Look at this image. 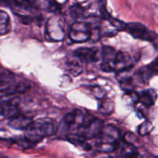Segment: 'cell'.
<instances>
[{"label":"cell","instance_id":"obj_25","mask_svg":"<svg viewBox=\"0 0 158 158\" xmlns=\"http://www.w3.org/2000/svg\"><path fill=\"white\" fill-rule=\"evenodd\" d=\"M49 6H48V10L50 12H56L61 9V6L58 4V2L54 1L49 2Z\"/></svg>","mask_w":158,"mask_h":158},{"label":"cell","instance_id":"obj_4","mask_svg":"<svg viewBox=\"0 0 158 158\" xmlns=\"http://www.w3.org/2000/svg\"><path fill=\"white\" fill-rule=\"evenodd\" d=\"M126 31L134 38L143 41L153 42L156 39V33L153 31L148 30V28L140 23H127Z\"/></svg>","mask_w":158,"mask_h":158},{"label":"cell","instance_id":"obj_9","mask_svg":"<svg viewBox=\"0 0 158 158\" xmlns=\"http://www.w3.org/2000/svg\"><path fill=\"white\" fill-rule=\"evenodd\" d=\"M74 55L80 60V62L93 63L99 60L98 50L96 48H79L74 52Z\"/></svg>","mask_w":158,"mask_h":158},{"label":"cell","instance_id":"obj_24","mask_svg":"<svg viewBox=\"0 0 158 158\" xmlns=\"http://www.w3.org/2000/svg\"><path fill=\"white\" fill-rule=\"evenodd\" d=\"M92 91H93V94H94V95L97 98L102 99L104 97L105 91L103 90V89H102V88L97 86V87H94V89H93Z\"/></svg>","mask_w":158,"mask_h":158},{"label":"cell","instance_id":"obj_22","mask_svg":"<svg viewBox=\"0 0 158 158\" xmlns=\"http://www.w3.org/2000/svg\"><path fill=\"white\" fill-rule=\"evenodd\" d=\"M123 140L127 143H128V144L133 145L135 142H137L138 140V138L132 132H127L123 136Z\"/></svg>","mask_w":158,"mask_h":158},{"label":"cell","instance_id":"obj_1","mask_svg":"<svg viewBox=\"0 0 158 158\" xmlns=\"http://www.w3.org/2000/svg\"><path fill=\"white\" fill-rule=\"evenodd\" d=\"M58 124L50 118H40L35 120L26 130L24 137L29 143H36L46 137H50L56 133Z\"/></svg>","mask_w":158,"mask_h":158},{"label":"cell","instance_id":"obj_26","mask_svg":"<svg viewBox=\"0 0 158 158\" xmlns=\"http://www.w3.org/2000/svg\"><path fill=\"white\" fill-rule=\"evenodd\" d=\"M19 19L20 22L25 25H28L32 21V18L31 16L26 15H18Z\"/></svg>","mask_w":158,"mask_h":158},{"label":"cell","instance_id":"obj_27","mask_svg":"<svg viewBox=\"0 0 158 158\" xmlns=\"http://www.w3.org/2000/svg\"><path fill=\"white\" fill-rule=\"evenodd\" d=\"M103 158H113V157H103Z\"/></svg>","mask_w":158,"mask_h":158},{"label":"cell","instance_id":"obj_5","mask_svg":"<svg viewBox=\"0 0 158 158\" xmlns=\"http://www.w3.org/2000/svg\"><path fill=\"white\" fill-rule=\"evenodd\" d=\"M4 96V95H2ZM6 100L1 99V116L6 118H12L15 116L18 115L19 113V97H9L5 96Z\"/></svg>","mask_w":158,"mask_h":158},{"label":"cell","instance_id":"obj_13","mask_svg":"<svg viewBox=\"0 0 158 158\" xmlns=\"http://www.w3.org/2000/svg\"><path fill=\"white\" fill-rule=\"evenodd\" d=\"M14 79V74L9 72V70L2 69L0 73V86H1V92H4L9 89L12 85V81Z\"/></svg>","mask_w":158,"mask_h":158},{"label":"cell","instance_id":"obj_15","mask_svg":"<svg viewBox=\"0 0 158 158\" xmlns=\"http://www.w3.org/2000/svg\"><path fill=\"white\" fill-rule=\"evenodd\" d=\"M10 30V19L5 11H0V34L1 35L8 33Z\"/></svg>","mask_w":158,"mask_h":158},{"label":"cell","instance_id":"obj_18","mask_svg":"<svg viewBox=\"0 0 158 158\" xmlns=\"http://www.w3.org/2000/svg\"><path fill=\"white\" fill-rule=\"evenodd\" d=\"M70 16L74 19H78L83 16L85 12V9L80 4L76 3L69 7V9Z\"/></svg>","mask_w":158,"mask_h":158},{"label":"cell","instance_id":"obj_11","mask_svg":"<svg viewBox=\"0 0 158 158\" xmlns=\"http://www.w3.org/2000/svg\"><path fill=\"white\" fill-rule=\"evenodd\" d=\"M157 93L152 89H145L139 94V102L146 107H151L155 103L157 100Z\"/></svg>","mask_w":158,"mask_h":158},{"label":"cell","instance_id":"obj_23","mask_svg":"<svg viewBox=\"0 0 158 158\" xmlns=\"http://www.w3.org/2000/svg\"><path fill=\"white\" fill-rule=\"evenodd\" d=\"M123 158H139V154L135 148H131L123 154Z\"/></svg>","mask_w":158,"mask_h":158},{"label":"cell","instance_id":"obj_6","mask_svg":"<svg viewBox=\"0 0 158 158\" xmlns=\"http://www.w3.org/2000/svg\"><path fill=\"white\" fill-rule=\"evenodd\" d=\"M120 134V133L118 128L113 125H106L103 127L100 134L97 137V143L117 145Z\"/></svg>","mask_w":158,"mask_h":158},{"label":"cell","instance_id":"obj_2","mask_svg":"<svg viewBox=\"0 0 158 158\" xmlns=\"http://www.w3.org/2000/svg\"><path fill=\"white\" fill-rule=\"evenodd\" d=\"M94 27L86 22L77 21L71 26L69 37L74 43H83L91 38V31Z\"/></svg>","mask_w":158,"mask_h":158},{"label":"cell","instance_id":"obj_7","mask_svg":"<svg viewBox=\"0 0 158 158\" xmlns=\"http://www.w3.org/2000/svg\"><path fill=\"white\" fill-rule=\"evenodd\" d=\"M46 32L50 40L60 41L64 38V30L57 18L49 19L46 27Z\"/></svg>","mask_w":158,"mask_h":158},{"label":"cell","instance_id":"obj_21","mask_svg":"<svg viewBox=\"0 0 158 158\" xmlns=\"http://www.w3.org/2000/svg\"><path fill=\"white\" fill-rule=\"evenodd\" d=\"M67 140L72 143H74L75 145H80V146H83L86 143V139L83 137H82L80 134H69L67 136Z\"/></svg>","mask_w":158,"mask_h":158},{"label":"cell","instance_id":"obj_16","mask_svg":"<svg viewBox=\"0 0 158 158\" xmlns=\"http://www.w3.org/2000/svg\"><path fill=\"white\" fill-rule=\"evenodd\" d=\"M79 61L80 60L78 59L77 60H68V61L66 62V66L68 72L72 74L73 76H78L82 72V66Z\"/></svg>","mask_w":158,"mask_h":158},{"label":"cell","instance_id":"obj_12","mask_svg":"<svg viewBox=\"0 0 158 158\" xmlns=\"http://www.w3.org/2000/svg\"><path fill=\"white\" fill-rule=\"evenodd\" d=\"M139 74L141 77L142 80H148L154 75L158 74V56L146 67L140 69Z\"/></svg>","mask_w":158,"mask_h":158},{"label":"cell","instance_id":"obj_10","mask_svg":"<svg viewBox=\"0 0 158 158\" xmlns=\"http://www.w3.org/2000/svg\"><path fill=\"white\" fill-rule=\"evenodd\" d=\"M131 63V57L126 52H117L114 61V70L123 72L126 69H129L132 67Z\"/></svg>","mask_w":158,"mask_h":158},{"label":"cell","instance_id":"obj_3","mask_svg":"<svg viewBox=\"0 0 158 158\" xmlns=\"http://www.w3.org/2000/svg\"><path fill=\"white\" fill-rule=\"evenodd\" d=\"M104 124L102 120L97 118H91L87 122L79 127L77 134L84 137L86 140L97 137L101 133Z\"/></svg>","mask_w":158,"mask_h":158},{"label":"cell","instance_id":"obj_14","mask_svg":"<svg viewBox=\"0 0 158 158\" xmlns=\"http://www.w3.org/2000/svg\"><path fill=\"white\" fill-rule=\"evenodd\" d=\"M117 52H116L115 49L111 46H103L102 48V57H103V61L106 63H110L112 65L114 69V61H115L116 56Z\"/></svg>","mask_w":158,"mask_h":158},{"label":"cell","instance_id":"obj_20","mask_svg":"<svg viewBox=\"0 0 158 158\" xmlns=\"http://www.w3.org/2000/svg\"><path fill=\"white\" fill-rule=\"evenodd\" d=\"M14 4L19 8L26 9V10H32L34 8H35V6L33 4L32 2L28 1V0H16L13 2Z\"/></svg>","mask_w":158,"mask_h":158},{"label":"cell","instance_id":"obj_17","mask_svg":"<svg viewBox=\"0 0 158 158\" xmlns=\"http://www.w3.org/2000/svg\"><path fill=\"white\" fill-rule=\"evenodd\" d=\"M119 83H120V86L121 87V89L123 91H125L127 94H131V93L134 92V80H133L132 77H123L122 79H120Z\"/></svg>","mask_w":158,"mask_h":158},{"label":"cell","instance_id":"obj_19","mask_svg":"<svg viewBox=\"0 0 158 158\" xmlns=\"http://www.w3.org/2000/svg\"><path fill=\"white\" fill-rule=\"evenodd\" d=\"M154 126L149 120H146L138 127V134L140 136H146L152 131Z\"/></svg>","mask_w":158,"mask_h":158},{"label":"cell","instance_id":"obj_8","mask_svg":"<svg viewBox=\"0 0 158 158\" xmlns=\"http://www.w3.org/2000/svg\"><path fill=\"white\" fill-rule=\"evenodd\" d=\"M32 122H33L32 117L19 114L18 115L9 119L8 125L12 129L23 131V130H27Z\"/></svg>","mask_w":158,"mask_h":158}]
</instances>
